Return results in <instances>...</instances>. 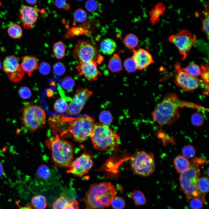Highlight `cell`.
Listing matches in <instances>:
<instances>
[{"mask_svg":"<svg viewBox=\"0 0 209 209\" xmlns=\"http://www.w3.org/2000/svg\"><path fill=\"white\" fill-rule=\"evenodd\" d=\"M204 121V118L202 114L200 113H195L193 114L191 118V122L192 124L196 126H201Z\"/></svg>","mask_w":209,"mask_h":209,"instance_id":"cell-37","label":"cell"},{"mask_svg":"<svg viewBox=\"0 0 209 209\" xmlns=\"http://www.w3.org/2000/svg\"><path fill=\"white\" fill-rule=\"evenodd\" d=\"M183 156L187 159L193 157L195 154V150L194 147L190 145H187L184 146L182 150Z\"/></svg>","mask_w":209,"mask_h":209,"instance_id":"cell-36","label":"cell"},{"mask_svg":"<svg viewBox=\"0 0 209 209\" xmlns=\"http://www.w3.org/2000/svg\"><path fill=\"white\" fill-rule=\"evenodd\" d=\"M68 105L66 100L62 98L57 100L54 105V109L57 112L63 113L66 111Z\"/></svg>","mask_w":209,"mask_h":209,"instance_id":"cell-33","label":"cell"},{"mask_svg":"<svg viewBox=\"0 0 209 209\" xmlns=\"http://www.w3.org/2000/svg\"><path fill=\"white\" fill-rule=\"evenodd\" d=\"M46 144L51 152L52 159L59 167H69L73 160V148L69 142L61 139L56 135L54 138L46 140Z\"/></svg>","mask_w":209,"mask_h":209,"instance_id":"cell-4","label":"cell"},{"mask_svg":"<svg viewBox=\"0 0 209 209\" xmlns=\"http://www.w3.org/2000/svg\"><path fill=\"white\" fill-rule=\"evenodd\" d=\"M66 48L64 43L61 41L55 43L53 46V52L55 57L58 59L63 58L65 56Z\"/></svg>","mask_w":209,"mask_h":209,"instance_id":"cell-27","label":"cell"},{"mask_svg":"<svg viewBox=\"0 0 209 209\" xmlns=\"http://www.w3.org/2000/svg\"><path fill=\"white\" fill-rule=\"evenodd\" d=\"M93 148L100 151L106 150L117 146L118 136L107 125L94 123L90 136Z\"/></svg>","mask_w":209,"mask_h":209,"instance_id":"cell-5","label":"cell"},{"mask_svg":"<svg viewBox=\"0 0 209 209\" xmlns=\"http://www.w3.org/2000/svg\"><path fill=\"white\" fill-rule=\"evenodd\" d=\"M205 16L202 22V30L207 35H209V19L208 11H205Z\"/></svg>","mask_w":209,"mask_h":209,"instance_id":"cell-44","label":"cell"},{"mask_svg":"<svg viewBox=\"0 0 209 209\" xmlns=\"http://www.w3.org/2000/svg\"><path fill=\"white\" fill-rule=\"evenodd\" d=\"M185 107L208 111L203 107L180 99L174 93L167 94L152 113L153 120L161 125H172L179 118V109Z\"/></svg>","mask_w":209,"mask_h":209,"instance_id":"cell-1","label":"cell"},{"mask_svg":"<svg viewBox=\"0 0 209 209\" xmlns=\"http://www.w3.org/2000/svg\"><path fill=\"white\" fill-rule=\"evenodd\" d=\"M76 68L79 72L78 75H83L90 81L96 80L98 76L101 75L96 62L93 60L80 62Z\"/></svg>","mask_w":209,"mask_h":209,"instance_id":"cell-15","label":"cell"},{"mask_svg":"<svg viewBox=\"0 0 209 209\" xmlns=\"http://www.w3.org/2000/svg\"><path fill=\"white\" fill-rule=\"evenodd\" d=\"M31 203L34 208L36 209H45L47 206L46 199L41 195H35L32 199Z\"/></svg>","mask_w":209,"mask_h":209,"instance_id":"cell-26","label":"cell"},{"mask_svg":"<svg viewBox=\"0 0 209 209\" xmlns=\"http://www.w3.org/2000/svg\"><path fill=\"white\" fill-rule=\"evenodd\" d=\"M73 54L80 62H85L94 61L97 52L94 46L90 43L79 40L75 45Z\"/></svg>","mask_w":209,"mask_h":209,"instance_id":"cell-13","label":"cell"},{"mask_svg":"<svg viewBox=\"0 0 209 209\" xmlns=\"http://www.w3.org/2000/svg\"><path fill=\"white\" fill-rule=\"evenodd\" d=\"M93 93L92 91L87 89L81 88L78 89L68 106L67 113L71 115L79 113Z\"/></svg>","mask_w":209,"mask_h":209,"instance_id":"cell-12","label":"cell"},{"mask_svg":"<svg viewBox=\"0 0 209 209\" xmlns=\"http://www.w3.org/2000/svg\"><path fill=\"white\" fill-rule=\"evenodd\" d=\"M175 73L174 81L175 84L186 91L193 90L199 87V80L188 75L185 68H182L179 62L174 66Z\"/></svg>","mask_w":209,"mask_h":209,"instance_id":"cell-10","label":"cell"},{"mask_svg":"<svg viewBox=\"0 0 209 209\" xmlns=\"http://www.w3.org/2000/svg\"><path fill=\"white\" fill-rule=\"evenodd\" d=\"M37 175L39 179L44 182V186L51 184L49 181L51 176V172L47 166L45 165H40L37 170Z\"/></svg>","mask_w":209,"mask_h":209,"instance_id":"cell-21","label":"cell"},{"mask_svg":"<svg viewBox=\"0 0 209 209\" xmlns=\"http://www.w3.org/2000/svg\"><path fill=\"white\" fill-rule=\"evenodd\" d=\"M201 67V75L202 81L205 85L208 86L209 69L207 65H202Z\"/></svg>","mask_w":209,"mask_h":209,"instance_id":"cell-41","label":"cell"},{"mask_svg":"<svg viewBox=\"0 0 209 209\" xmlns=\"http://www.w3.org/2000/svg\"><path fill=\"white\" fill-rule=\"evenodd\" d=\"M124 66L125 69L129 72H134L137 70L136 64L131 57L125 60Z\"/></svg>","mask_w":209,"mask_h":209,"instance_id":"cell-39","label":"cell"},{"mask_svg":"<svg viewBox=\"0 0 209 209\" xmlns=\"http://www.w3.org/2000/svg\"><path fill=\"white\" fill-rule=\"evenodd\" d=\"M24 73L20 66L15 71L7 74L9 79L14 82H18L23 79Z\"/></svg>","mask_w":209,"mask_h":209,"instance_id":"cell-32","label":"cell"},{"mask_svg":"<svg viewBox=\"0 0 209 209\" xmlns=\"http://www.w3.org/2000/svg\"><path fill=\"white\" fill-rule=\"evenodd\" d=\"M39 63L35 56H26L23 58L20 66L24 73L30 76L37 68Z\"/></svg>","mask_w":209,"mask_h":209,"instance_id":"cell-17","label":"cell"},{"mask_svg":"<svg viewBox=\"0 0 209 209\" xmlns=\"http://www.w3.org/2000/svg\"><path fill=\"white\" fill-rule=\"evenodd\" d=\"M130 197L133 200L136 206L144 205L146 202L144 195L139 190H134L130 194Z\"/></svg>","mask_w":209,"mask_h":209,"instance_id":"cell-25","label":"cell"},{"mask_svg":"<svg viewBox=\"0 0 209 209\" xmlns=\"http://www.w3.org/2000/svg\"><path fill=\"white\" fill-rule=\"evenodd\" d=\"M93 164V162L90 155L83 154L72 162L69 166L70 169L67 172L81 177L89 172Z\"/></svg>","mask_w":209,"mask_h":209,"instance_id":"cell-11","label":"cell"},{"mask_svg":"<svg viewBox=\"0 0 209 209\" xmlns=\"http://www.w3.org/2000/svg\"><path fill=\"white\" fill-rule=\"evenodd\" d=\"M189 203L191 209H202L203 203L204 201L199 197H194L191 199Z\"/></svg>","mask_w":209,"mask_h":209,"instance_id":"cell-42","label":"cell"},{"mask_svg":"<svg viewBox=\"0 0 209 209\" xmlns=\"http://www.w3.org/2000/svg\"><path fill=\"white\" fill-rule=\"evenodd\" d=\"M0 209H1L0 208Z\"/></svg>","mask_w":209,"mask_h":209,"instance_id":"cell-55","label":"cell"},{"mask_svg":"<svg viewBox=\"0 0 209 209\" xmlns=\"http://www.w3.org/2000/svg\"><path fill=\"white\" fill-rule=\"evenodd\" d=\"M56 7L60 9L68 10L70 9V5L66 0H56L55 2Z\"/></svg>","mask_w":209,"mask_h":209,"instance_id":"cell-47","label":"cell"},{"mask_svg":"<svg viewBox=\"0 0 209 209\" xmlns=\"http://www.w3.org/2000/svg\"><path fill=\"white\" fill-rule=\"evenodd\" d=\"M53 71L54 73L57 75H61L65 71V68L64 65L61 62L55 63L53 66Z\"/></svg>","mask_w":209,"mask_h":209,"instance_id":"cell-43","label":"cell"},{"mask_svg":"<svg viewBox=\"0 0 209 209\" xmlns=\"http://www.w3.org/2000/svg\"><path fill=\"white\" fill-rule=\"evenodd\" d=\"M20 59L14 55L7 56L3 60L2 69L7 74L14 72L20 67Z\"/></svg>","mask_w":209,"mask_h":209,"instance_id":"cell-18","label":"cell"},{"mask_svg":"<svg viewBox=\"0 0 209 209\" xmlns=\"http://www.w3.org/2000/svg\"><path fill=\"white\" fill-rule=\"evenodd\" d=\"M207 170H208V171H207L208 175V174H209V173H208V172H209V169H208V168Z\"/></svg>","mask_w":209,"mask_h":209,"instance_id":"cell-53","label":"cell"},{"mask_svg":"<svg viewBox=\"0 0 209 209\" xmlns=\"http://www.w3.org/2000/svg\"><path fill=\"white\" fill-rule=\"evenodd\" d=\"M130 164L133 172L143 176H150L155 168L154 154L144 151L136 153L131 159Z\"/></svg>","mask_w":209,"mask_h":209,"instance_id":"cell-7","label":"cell"},{"mask_svg":"<svg viewBox=\"0 0 209 209\" xmlns=\"http://www.w3.org/2000/svg\"><path fill=\"white\" fill-rule=\"evenodd\" d=\"M117 192L113 185L108 182L92 184L86 192L85 209H103L109 206Z\"/></svg>","mask_w":209,"mask_h":209,"instance_id":"cell-2","label":"cell"},{"mask_svg":"<svg viewBox=\"0 0 209 209\" xmlns=\"http://www.w3.org/2000/svg\"><path fill=\"white\" fill-rule=\"evenodd\" d=\"M205 161L204 159L202 158H194L190 162V166L188 169L181 173L179 177L181 187L188 199L198 197L205 201L204 194L198 191L196 186L200 174L199 166Z\"/></svg>","mask_w":209,"mask_h":209,"instance_id":"cell-3","label":"cell"},{"mask_svg":"<svg viewBox=\"0 0 209 209\" xmlns=\"http://www.w3.org/2000/svg\"><path fill=\"white\" fill-rule=\"evenodd\" d=\"M19 209H33V208L30 206L26 205L20 207Z\"/></svg>","mask_w":209,"mask_h":209,"instance_id":"cell-51","label":"cell"},{"mask_svg":"<svg viewBox=\"0 0 209 209\" xmlns=\"http://www.w3.org/2000/svg\"><path fill=\"white\" fill-rule=\"evenodd\" d=\"M116 44L114 40L110 38H106L101 42L100 48L101 52L106 55H110L115 50Z\"/></svg>","mask_w":209,"mask_h":209,"instance_id":"cell-22","label":"cell"},{"mask_svg":"<svg viewBox=\"0 0 209 209\" xmlns=\"http://www.w3.org/2000/svg\"><path fill=\"white\" fill-rule=\"evenodd\" d=\"M122 65L120 56L115 54L109 60L107 68L111 72H118L122 69Z\"/></svg>","mask_w":209,"mask_h":209,"instance_id":"cell-23","label":"cell"},{"mask_svg":"<svg viewBox=\"0 0 209 209\" xmlns=\"http://www.w3.org/2000/svg\"><path fill=\"white\" fill-rule=\"evenodd\" d=\"M87 14L84 10L80 8L77 10L74 14V19L75 21L79 22L85 21L87 19Z\"/></svg>","mask_w":209,"mask_h":209,"instance_id":"cell-40","label":"cell"},{"mask_svg":"<svg viewBox=\"0 0 209 209\" xmlns=\"http://www.w3.org/2000/svg\"><path fill=\"white\" fill-rule=\"evenodd\" d=\"M173 163L176 172L178 173H181L185 171L190 166V163L188 159L180 155L174 159Z\"/></svg>","mask_w":209,"mask_h":209,"instance_id":"cell-20","label":"cell"},{"mask_svg":"<svg viewBox=\"0 0 209 209\" xmlns=\"http://www.w3.org/2000/svg\"><path fill=\"white\" fill-rule=\"evenodd\" d=\"M67 198L64 196H61L57 199L52 204L53 209H66L69 202Z\"/></svg>","mask_w":209,"mask_h":209,"instance_id":"cell-31","label":"cell"},{"mask_svg":"<svg viewBox=\"0 0 209 209\" xmlns=\"http://www.w3.org/2000/svg\"><path fill=\"white\" fill-rule=\"evenodd\" d=\"M133 54L131 57L134 61L137 70L146 68L154 62L151 55L147 50L143 48L133 50Z\"/></svg>","mask_w":209,"mask_h":209,"instance_id":"cell-16","label":"cell"},{"mask_svg":"<svg viewBox=\"0 0 209 209\" xmlns=\"http://www.w3.org/2000/svg\"><path fill=\"white\" fill-rule=\"evenodd\" d=\"M185 68L188 74L191 76L197 78L200 75L201 67L194 63H191Z\"/></svg>","mask_w":209,"mask_h":209,"instance_id":"cell-30","label":"cell"},{"mask_svg":"<svg viewBox=\"0 0 209 209\" xmlns=\"http://www.w3.org/2000/svg\"><path fill=\"white\" fill-rule=\"evenodd\" d=\"M66 209H79L78 201L74 199L70 200L67 206Z\"/></svg>","mask_w":209,"mask_h":209,"instance_id":"cell-49","label":"cell"},{"mask_svg":"<svg viewBox=\"0 0 209 209\" xmlns=\"http://www.w3.org/2000/svg\"><path fill=\"white\" fill-rule=\"evenodd\" d=\"M165 8L164 5L161 2L157 4L149 12L150 19L152 24L154 25L159 20L160 16L163 14Z\"/></svg>","mask_w":209,"mask_h":209,"instance_id":"cell-19","label":"cell"},{"mask_svg":"<svg viewBox=\"0 0 209 209\" xmlns=\"http://www.w3.org/2000/svg\"><path fill=\"white\" fill-rule=\"evenodd\" d=\"M26 1L30 5H35L37 3V1L34 0H26Z\"/></svg>","mask_w":209,"mask_h":209,"instance_id":"cell-50","label":"cell"},{"mask_svg":"<svg viewBox=\"0 0 209 209\" xmlns=\"http://www.w3.org/2000/svg\"><path fill=\"white\" fill-rule=\"evenodd\" d=\"M74 85V80L70 76L64 78L62 83L63 88L69 91L72 90Z\"/></svg>","mask_w":209,"mask_h":209,"instance_id":"cell-38","label":"cell"},{"mask_svg":"<svg viewBox=\"0 0 209 209\" xmlns=\"http://www.w3.org/2000/svg\"><path fill=\"white\" fill-rule=\"evenodd\" d=\"M19 93L20 97L23 99L28 98L31 95L30 90L26 87L20 88L19 90Z\"/></svg>","mask_w":209,"mask_h":209,"instance_id":"cell-45","label":"cell"},{"mask_svg":"<svg viewBox=\"0 0 209 209\" xmlns=\"http://www.w3.org/2000/svg\"><path fill=\"white\" fill-rule=\"evenodd\" d=\"M8 33L10 37L14 39H19L23 35V30L20 26L16 23L10 25L7 29Z\"/></svg>","mask_w":209,"mask_h":209,"instance_id":"cell-24","label":"cell"},{"mask_svg":"<svg viewBox=\"0 0 209 209\" xmlns=\"http://www.w3.org/2000/svg\"><path fill=\"white\" fill-rule=\"evenodd\" d=\"M111 205L113 209H123L125 207V202L122 197L116 196L111 201Z\"/></svg>","mask_w":209,"mask_h":209,"instance_id":"cell-34","label":"cell"},{"mask_svg":"<svg viewBox=\"0 0 209 209\" xmlns=\"http://www.w3.org/2000/svg\"><path fill=\"white\" fill-rule=\"evenodd\" d=\"M85 7L89 12H94L98 8V3L93 0L87 1L85 3Z\"/></svg>","mask_w":209,"mask_h":209,"instance_id":"cell-46","label":"cell"},{"mask_svg":"<svg viewBox=\"0 0 209 209\" xmlns=\"http://www.w3.org/2000/svg\"><path fill=\"white\" fill-rule=\"evenodd\" d=\"M39 9L28 5L23 6L19 12V20L24 27L28 30L32 28L36 22Z\"/></svg>","mask_w":209,"mask_h":209,"instance_id":"cell-14","label":"cell"},{"mask_svg":"<svg viewBox=\"0 0 209 209\" xmlns=\"http://www.w3.org/2000/svg\"><path fill=\"white\" fill-rule=\"evenodd\" d=\"M138 39L137 37L133 34H129L126 36L124 39V43L128 48L133 50L137 45Z\"/></svg>","mask_w":209,"mask_h":209,"instance_id":"cell-29","label":"cell"},{"mask_svg":"<svg viewBox=\"0 0 209 209\" xmlns=\"http://www.w3.org/2000/svg\"><path fill=\"white\" fill-rule=\"evenodd\" d=\"M1 62H0V68H1Z\"/></svg>","mask_w":209,"mask_h":209,"instance_id":"cell-54","label":"cell"},{"mask_svg":"<svg viewBox=\"0 0 209 209\" xmlns=\"http://www.w3.org/2000/svg\"><path fill=\"white\" fill-rule=\"evenodd\" d=\"M94 123V118L89 116L72 119L67 131L72 134L75 140L82 142L90 136Z\"/></svg>","mask_w":209,"mask_h":209,"instance_id":"cell-8","label":"cell"},{"mask_svg":"<svg viewBox=\"0 0 209 209\" xmlns=\"http://www.w3.org/2000/svg\"><path fill=\"white\" fill-rule=\"evenodd\" d=\"M208 178L203 176L199 178L196 184L197 189L198 191L202 194L207 193L209 191Z\"/></svg>","mask_w":209,"mask_h":209,"instance_id":"cell-28","label":"cell"},{"mask_svg":"<svg viewBox=\"0 0 209 209\" xmlns=\"http://www.w3.org/2000/svg\"><path fill=\"white\" fill-rule=\"evenodd\" d=\"M112 118L111 113L109 111L106 110L102 111L99 116V119L100 123L106 125H107L111 122Z\"/></svg>","mask_w":209,"mask_h":209,"instance_id":"cell-35","label":"cell"},{"mask_svg":"<svg viewBox=\"0 0 209 209\" xmlns=\"http://www.w3.org/2000/svg\"><path fill=\"white\" fill-rule=\"evenodd\" d=\"M196 39L195 35L185 29L181 30L178 33L171 35L169 38V41L177 47L183 59L188 55Z\"/></svg>","mask_w":209,"mask_h":209,"instance_id":"cell-9","label":"cell"},{"mask_svg":"<svg viewBox=\"0 0 209 209\" xmlns=\"http://www.w3.org/2000/svg\"><path fill=\"white\" fill-rule=\"evenodd\" d=\"M46 115L40 107L30 103L26 104L23 109L22 122L27 129L33 131L45 123Z\"/></svg>","mask_w":209,"mask_h":209,"instance_id":"cell-6","label":"cell"},{"mask_svg":"<svg viewBox=\"0 0 209 209\" xmlns=\"http://www.w3.org/2000/svg\"><path fill=\"white\" fill-rule=\"evenodd\" d=\"M51 70V67L47 63L45 62L41 63L39 65V70L42 74L47 75L49 73Z\"/></svg>","mask_w":209,"mask_h":209,"instance_id":"cell-48","label":"cell"},{"mask_svg":"<svg viewBox=\"0 0 209 209\" xmlns=\"http://www.w3.org/2000/svg\"><path fill=\"white\" fill-rule=\"evenodd\" d=\"M3 173V167L1 164L0 163V176H1Z\"/></svg>","mask_w":209,"mask_h":209,"instance_id":"cell-52","label":"cell"}]
</instances>
